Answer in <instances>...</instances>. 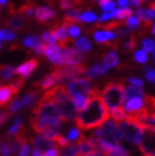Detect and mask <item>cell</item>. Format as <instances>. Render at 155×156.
Listing matches in <instances>:
<instances>
[{"instance_id":"6da1fadb","label":"cell","mask_w":155,"mask_h":156,"mask_svg":"<svg viewBox=\"0 0 155 156\" xmlns=\"http://www.w3.org/2000/svg\"><path fill=\"white\" fill-rule=\"evenodd\" d=\"M108 118H110L108 108L104 104L103 99L100 98L99 93H97V94H93L90 95V98H88L87 105L76 115L75 123L78 128L87 131L99 127Z\"/></svg>"},{"instance_id":"7a4b0ae2","label":"cell","mask_w":155,"mask_h":156,"mask_svg":"<svg viewBox=\"0 0 155 156\" xmlns=\"http://www.w3.org/2000/svg\"><path fill=\"white\" fill-rule=\"evenodd\" d=\"M103 102L107 108L114 109L122 104L125 99V88L121 81H111L108 83L102 91Z\"/></svg>"},{"instance_id":"3957f363","label":"cell","mask_w":155,"mask_h":156,"mask_svg":"<svg viewBox=\"0 0 155 156\" xmlns=\"http://www.w3.org/2000/svg\"><path fill=\"white\" fill-rule=\"evenodd\" d=\"M117 128L120 132V137H122L123 140H126V141H128L131 144H137L139 140H140L144 127L134 121L123 119V121L118 122Z\"/></svg>"},{"instance_id":"277c9868","label":"cell","mask_w":155,"mask_h":156,"mask_svg":"<svg viewBox=\"0 0 155 156\" xmlns=\"http://www.w3.org/2000/svg\"><path fill=\"white\" fill-rule=\"evenodd\" d=\"M66 91L69 93L70 97H76V95L87 97V95L97 94L98 88L94 87L89 79H75L67 84Z\"/></svg>"},{"instance_id":"5b68a950","label":"cell","mask_w":155,"mask_h":156,"mask_svg":"<svg viewBox=\"0 0 155 156\" xmlns=\"http://www.w3.org/2000/svg\"><path fill=\"white\" fill-rule=\"evenodd\" d=\"M33 117H37V118H50V119H55L60 122H65L63 119V117H61L57 107L55 105V103L46 99H41L38 102L37 107L33 109Z\"/></svg>"},{"instance_id":"8992f818","label":"cell","mask_w":155,"mask_h":156,"mask_svg":"<svg viewBox=\"0 0 155 156\" xmlns=\"http://www.w3.org/2000/svg\"><path fill=\"white\" fill-rule=\"evenodd\" d=\"M137 144L145 156H155V128H142Z\"/></svg>"},{"instance_id":"52a82bcc","label":"cell","mask_w":155,"mask_h":156,"mask_svg":"<svg viewBox=\"0 0 155 156\" xmlns=\"http://www.w3.org/2000/svg\"><path fill=\"white\" fill-rule=\"evenodd\" d=\"M85 70H87V67L79 64V65H70V66H65V67H57L53 70L52 74L56 76L59 83H63V81L71 80L74 77L84 74Z\"/></svg>"},{"instance_id":"ba28073f","label":"cell","mask_w":155,"mask_h":156,"mask_svg":"<svg viewBox=\"0 0 155 156\" xmlns=\"http://www.w3.org/2000/svg\"><path fill=\"white\" fill-rule=\"evenodd\" d=\"M46 57H47L52 64L55 65H64V56H63V51H61V47L55 43H50L49 46H46L45 48V53Z\"/></svg>"},{"instance_id":"9c48e42d","label":"cell","mask_w":155,"mask_h":156,"mask_svg":"<svg viewBox=\"0 0 155 156\" xmlns=\"http://www.w3.org/2000/svg\"><path fill=\"white\" fill-rule=\"evenodd\" d=\"M63 56H64V65H79L83 62L84 56L80 51L76 48H70V47H63Z\"/></svg>"},{"instance_id":"30bf717a","label":"cell","mask_w":155,"mask_h":156,"mask_svg":"<svg viewBox=\"0 0 155 156\" xmlns=\"http://www.w3.org/2000/svg\"><path fill=\"white\" fill-rule=\"evenodd\" d=\"M51 32L55 37V40L60 42V47H66L67 43H70L71 40L69 38V32H67V27L65 24L61 26H53V28L51 29Z\"/></svg>"},{"instance_id":"8fae6325","label":"cell","mask_w":155,"mask_h":156,"mask_svg":"<svg viewBox=\"0 0 155 156\" xmlns=\"http://www.w3.org/2000/svg\"><path fill=\"white\" fill-rule=\"evenodd\" d=\"M38 66V60L37 58H31L26 62H23L20 66H18L15 69V74H17L22 79H26V77H29L31 74H32L34 70Z\"/></svg>"},{"instance_id":"7c38bea8","label":"cell","mask_w":155,"mask_h":156,"mask_svg":"<svg viewBox=\"0 0 155 156\" xmlns=\"http://www.w3.org/2000/svg\"><path fill=\"white\" fill-rule=\"evenodd\" d=\"M32 144H33L34 149L38 150V151H41V152H45L46 150L52 149V147H57L56 142L53 141V140L47 138V137H45L42 135H38V136L33 137L32 138Z\"/></svg>"},{"instance_id":"4fadbf2b","label":"cell","mask_w":155,"mask_h":156,"mask_svg":"<svg viewBox=\"0 0 155 156\" xmlns=\"http://www.w3.org/2000/svg\"><path fill=\"white\" fill-rule=\"evenodd\" d=\"M10 13H12V17L5 20V24L9 27L10 29H13V30H22V29H24L26 26H27L26 19L23 18L20 14H15V12L12 9V6H10Z\"/></svg>"},{"instance_id":"5bb4252c","label":"cell","mask_w":155,"mask_h":156,"mask_svg":"<svg viewBox=\"0 0 155 156\" xmlns=\"http://www.w3.org/2000/svg\"><path fill=\"white\" fill-rule=\"evenodd\" d=\"M36 20L40 23H46L56 17V12L50 6H40L34 10Z\"/></svg>"},{"instance_id":"9a60e30c","label":"cell","mask_w":155,"mask_h":156,"mask_svg":"<svg viewBox=\"0 0 155 156\" xmlns=\"http://www.w3.org/2000/svg\"><path fill=\"white\" fill-rule=\"evenodd\" d=\"M18 93L13 89V87L9 85H2L0 87V108L6 105L12 100L13 97H15Z\"/></svg>"},{"instance_id":"2e32d148","label":"cell","mask_w":155,"mask_h":156,"mask_svg":"<svg viewBox=\"0 0 155 156\" xmlns=\"http://www.w3.org/2000/svg\"><path fill=\"white\" fill-rule=\"evenodd\" d=\"M136 17L142 22L144 28H150L151 27V20L155 18V10H145V9H139L136 12Z\"/></svg>"},{"instance_id":"e0dca14e","label":"cell","mask_w":155,"mask_h":156,"mask_svg":"<svg viewBox=\"0 0 155 156\" xmlns=\"http://www.w3.org/2000/svg\"><path fill=\"white\" fill-rule=\"evenodd\" d=\"M59 81L56 79V76L53 75L52 73L50 75H47L46 77H43V79L40 81V83H36L34 84V88L37 89H40V90H49L51 88H53L55 85H57Z\"/></svg>"},{"instance_id":"ac0fdd59","label":"cell","mask_w":155,"mask_h":156,"mask_svg":"<svg viewBox=\"0 0 155 156\" xmlns=\"http://www.w3.org/2000/svg\"><path fill=\"white\" fill-rule=\"evenodd\" d=\"M78 149H79L80 156H85V155H88V154H90L93 151H96L97 147L94 146V144L90 141V138L81 137L79 140V142H78Z\"/></svg>"},{"instance_id":"d6986e66","label":"cell","mask_w":155,"mask_h":156,"mask_svg":"<svg viewBox=\"0 0 155 156\" xmlns=\"http://www.w3.org/2000/svg\"><path fill=\"white\" fill-rule=\"evenodd\" d=\"M142 107H144V100L141 98H130L125 103V108L123 109H125L126 114H131V113L137 112Z\"/></svg>"},{"instance_id":"ffe728a7","label":"cell","mask_w":155,"mask_h":156,"mask_svg":"<svg viewBox=\"0 0 155 156\" xmlns=\"http://www.w3.org/2000/svg\"><path fill=\"white\" fill-rule=\"evenodd\" d=\"M94 40L98 43H107L110 46V42L116 40V36L111 30H100V32H97L94 34Z\"/></svg>"},{"instance_id":"44dd1931","label":"cell","mask_w":155,"mask_h":156,"mask_svg":"<svg viewBox=\"0 0 155 156\" xmlns=\"http://www.w3.org/2000/svg\"><path fill=\"white\" fill-rule=\"evenodd\" d=\"M107 67L103 65V64H98L96 66H93L92 69H87L85 70V76L88 77V79H94V77L99 76V75H103L107 73Z\"/></svg>"},{"instance_id":"7402d4cb","label":"cell","mask_w":155,"mask_h":156,"mask_svg":"<svg viewBox=\"0 0 155 156\" xmlns=\"http://www.w3.org/2000/svg\"><path fill=\"white\" fill-rule=\"evenodd\" d=\"M38 98V93L37 91H29L28 94H26L23 98L19 99V103H20V107L22 108H28L32 104L36 103V100Z\"/></svg>"},{"instance_id":"603a6c76","label":"cell","mask_w":155,"mask_h":156,"mask_svg":"<svg viewBox=\"0 0 155 156\" xmlns=\"http://www.w3.org/2000/svg\"><path fill=\"white\" fill-rule=\"evenodd\" d=\"M34 10H36V3L33 2H27L18 8V13L20 15H26L28 18L34 15Z\"/></svg>"},{"instance_id":"cb8c5ba5","label":"cell","mask_w":155,"mask_h":156,"mask_svg":"<svg viewBox=\"0 0 155 156\" xmlns=\"http://www.w3.org/2000/svg\"><path fill=\"white\" fill-rule=\"evenodd\" d=\"M59 156H80L78 145L75 144H67L66 146H63V149L59 152Z\"/></svg>"},{"instance_id":"d4e9b609","label":"cell","mask_w":155,"mask_h":156,"mask_svg":"<svg viewBox=\"0 0 155 156\" xmlns=\"http://www.w3.org/2000/svg\"><path fill=\"white\" fill-rule=\"evenodd\" d=\"M144 91L140 87H135V85H131V87L126 88L125 90V99H130V98H144Z\"/></svg>"},{"instance_id":"484cf974","label":"cell","mask_w":155,"mask_h":156,"mask_svg":"<svg viewBox=\"0 0 155 156\" xmlns=\"http://www.w3.org/2000/svg\"><path fill=\"white\" fill-rule=\"evenodd\" d=\"M117 64H118V56H117V53H116L114 51L110 52L107 56L103 57V65L107 69H112L114 66H117Z\"/></svg>"},{"instance_id":"4316f807","label":"cell","mask_w":155,"mask_h":156,"mask_svg":"<svg viewBox=\"0 0 155 156\" xmlns=\"http://www.w3.org/2000/svg\"><path fill=\"white\" fill-rule=\"evenodd\" d=\"M75 48L78 51H80V52L87 53V52H89L92 50V43L88 41V38L81 37V38H79V40L75 42Z\"/></svg>"},{"instance_id":"83f0119b","label":"cell","mask_w":155,"mask_h":156,"mask_svg":"<svg viewBox=\"0 0 155 156\" xmlns=\"http://www.w3.org/2000/svg\"><path fill=\"white\" fill-rule=\"evenodd\" d=\"M22 122H23L22 118H17V119H15V122L13 123V126L9 128V131H8V137H13V136H15L17 133H19V132L26 131V128L22 124Z\"/></svg>"},{"instance_id":"f1b7e54d","label":"cell","mask_w":155,"mask_h":156,"mask_svg":"<svg viewBox=\"0 0 155 156\" xmlns=\"http://www.w3.org/2000/svg\"><path fill=\"white\" fill-rule=\"evenodd\" d=\"M113 15L114 18H117L118 20H125L126 18L131 17L132 15V10L128 9V8H121V9H113Z\"/></svg>"},{"instance_id":"f546056e","label":"cell","mask_w":155,"mask_h":156,"mask_svg":"<svg viewBox=\"0 0 155 156\" xmlns=\"http://www.w3.org/2000/svg\"><path fill=\"white\" fill-rule=\"evenodd\" d=\"M41 41H42V40H41L40 36H28V37H26L24 40H23V46H24V47H27V48L33 50Z\"/></svg>"},{"instance_id":"4dcf8cb0","label":"cell","mask_w":155,"mask_h":156,"mask_svg":"<svg viewBox=\"0 0 155 156\" xmlns=\"http://www.w3.org/2000/svg\"><path fill=\"white\" fill-rule=\"evenodd\" d=\"M112 118L116 121V122H120V121H123V119H126V112H125V109L121 108V107H117V108H114V109H111V114H110Z\"/></svg>"},{"instance_id":"1f68e13d","label":"cell","mask_w":155,"mask_h":156,"mask_svg":"<svg viewBox=\"0 0 155 156\" xmlns=\"http://www.w3.org/2000/svg\"><path fill=\"white\" fill-rule=\"evenodd\" d=\"M107 155H108V156H130V155L127 154V151L123 149L122 146H120V145L112 146L111 149L108 150Z\"/></svg>"},{"instance_id":"d6a6232c","label":"cell","mask_w":155,"mask_h":156,"mask_svg":"<svg viewBox=\"0 0 155 156\" xmlns=\"http://www.w3.org/2000/svg\"><path fill=\"white\" fill-rule=\"evenodd\" d=\"M96 20H97V15L94 13H90V12L80 13L79 17H78V22H81V23H92V22H96Z\"/></svg>"},{"instance_id":"836d02e7","label":"cell","mask_w":155,"mask_h":156,"mask_svg":"<svg viewBox=\"0 0 155 156\" xmlns=\"http://www.w3.org/2000/svg\"><path fill=\"white\" fill-rule=\"evenodd\" d=\"M73 102H74V105L76 108V111H81V109L87 105L88 98L84 97V95H76V97H73Z\"/></svg>"},{"instance_id":"e575fe53","label":"cell","mask_w":155,"mask_h":156,"mask_svg":"<svg viewBox=\"0 0 155 156\" xmlns=\"http://www.w3.org/2000/svg\"><path fill=\"white\" fill-rule=\"evenodd\" d=\"M135 46H136V38H135L134 36L130 34L128 40L122 43V48L125 50V51H132V50L135 48Z\"/></svg>"},{"instance_id":"d590c367","label":"cell","mask_w":155,"mask_h":156,"mask_svg":"<svg viewBox=\"0 0 155 156\" xmlns=\"http://www.w3.org/2000/svg\"><path fill=\"white\" fill-rule=\"evenodd\" d=\"M126 24H127V28L130 30H134L140 26V19L137 17H132V15H131V17H128V19L126 20Z\"/></svg>"},{"instance_id":"8d00e7d4","label":"cell","mask_w":155,"mask_h":156,"mask_svg":"<svg viewBox=\"0 0 155 156\" xmlns=\"http://www.w3.org/2000/svg\"><path fill=\"white\" fill-rule=\"evenodd\" d=\"M83 137V135L80 133V131L78 128H71L67 133V140L69 141H79V140Z\"/></svg>"},{"instance_id":"74e56055","label":"cell","mask_w":155,"mask_h":156,"mask_svg":"<svg viewBox=\"0 0 155 156\" xmlns=\"http://www.w3.org/2000/svg\"><path fill=\"white\" fill-rule=\"evenodd\" d=\"M148 52H145L144 50H140V51H136L135 55H134V58L139 62V64H145L148 61Z\"/></svg>"},{"instance_id":"f35d334b","label":"cell","mask_w":155,"mask_h":156,"mask_svg":"<svg viewBox=\"0 0 155 156\" xmlns=\"http://www.w3.org/2000/svg\"><path fill=\"white\" fill-rule=\"evenodd\" d=\"M142 48L145 52H153L155 50V42L150 38H145L142 41Z\"/></svg>"},{"instance_id":"ab89813d","label":"cell","mask_w":155,"mask_h":156,"mask_svg":"<svg viewBox=\"0 0 155 156\" xmlns=\"http://www.w3.org/2000/svg\"><path fill=\"white\" fill-rule=\"evenodd\" d=\"M41 40H42L43 42H46V43H49V44L56 42L55 37H53V34H52L51 30H46V32H43V34H42V37H41Z\"/></svg>"},{"instance_id":"60d3db41","label":"cell","mask_w":155,"mask_h":156,"mask_svg":"<svg viewBox=\"0 0 155 156\" xmlns=\"http://www.w3.org/2000/svg\"><path fill=\"white\" fill-rule=\"evenodd\" d=\"M67 28H69L67 32H69V34H70V37H71V38H76V37H79V34L81 33V29H80L79 27H78V26L70 24Z\"/></svg>"},{"instance_id":"b9f144b4","label":"cell","mask_w":155,"mask_h":156,"mask_svg":"<svg viewBox=\"0 0 155 156\" xmlns=\"http://www.w3.org/2000/svg\"><path fill=\"white\" fill-rule=\"evenodd\" d=\"M15 38H17V34L13 30L3 29V41H14Z\"/></svg>"},{"instance_id":"7bdbcfd3","label":"cell","mask_w":155,"mask_h":156,"mask_svg":"<svg viewBox=\"0 0 155 156\" xmlns=\"http://www.w3.org/2000/svg\"><path fill=\"white\" fill-rule=\"evenodd\" d=\"M145 76L146 79L149 81H151L153 84H155V69H151V67H146L145 69Z\"/></svg>"},{"instance_id":"ee69618b","label":"cell","mask_w":155,"mask_h":156,"mask_svg":"<svg viewBox=\"0 0 155 156\" xmlns=\"http://www.w3.org/2000/svg\"><path fill=\"white\" fill-rule=\"evenodd\" d=\"M45 48H46V44L43 43V41H41V42L33 48V51H34V53H37V55H43V53H45Z\"/></svg>"},{"instance_id":"f6af8a7d","label":"cell","mask_w":155,"mask_h":156,"mask_svg":"<svg viewBox=\"0 0 155 156\" xmlns=\"http://www.w3.org/2000/svg\"><path fill=\"white\" fill-rule=\"evenodd\" d=\"M29 152H31V147H29V144L26 142L24 145H23L22 150H20V154L18 156H29Z\"/></svg>"},{"instance_id":"bcb514c9","label":"cell","mask_w":155,"mask_h":156,"mask_svg":"<svg viewBox=\"0 0 155 156\" xmlns=\"http://www.w3.org/2000/svg\"><path fill=\"white\" fill-rule=\"evenodd\" d=\"M113 18H114L113 13H104V14H102V15H100L99 22H100V23H104V22L110 20V19H113Z\"/></svg>"},{"instance_id":"7dc6e473","label":"cell","mask_w":155,"mask_h":156,"mask_svg":"<svg viewBox=\"0 0 155 156\" xmlns=\"http://www.w3.org/2000/svg\"><path fill=\"white\" fill-rule=\"evenodd\" d=\"M102 9L104 10V12H111V10H113L114 9V3L112 2V0H110L108 3H106L103 6H100Z\"/></svg>"},{"instance_id":"c3c4849f","label":"cell","mask_w":155,"mask_h":156,"mask_svg":"<svg viewBox=\"0 0 155 156\" xmlns=\"http://www.w3.org/2000/svg\"><path fill=\"white\" fill-rule=\"evenodd\" d=\"M128 83L135 85V87H142V80L141 79H137V77H130L128 79Z\"/></svg>"},{"instance_id":"681fc988","label":"cell","mask_w":155,"mask_h":156,"mask_svg":"<svg viewBox=\"0 0 155 156\" xmlns=\"http://www.w3.org/2000/svg\"><path fill=\"white\" fill-rule=\"evenodd\" d=\"M114 36H116V38H123V37L130 36V32H127L126 29H118Z\"/></svg>"},{"instance_id":"f907efd6","label":"cell","mask_w":155,"mask_h":156,"mask_svg":"<svg viewBox=\"0 0 155 156\" xmlns=\"http://www.w3.org/2000/svg\"><path fill=\"white\" fill-rule=\"evenodd\" d=\"M9 117H10L9 112H0V124H3Z\"/></svg>"},{"instance_id":"816d5d0a","label":"cell","mask_w":155,"mask_h":156,"mask_svg":"<svg viewBox=\"0 0 155 156\" xmlns=\"http://www.w3.org/2000/svg\"><path fill=\"white\" fill-rule=\"evenodd\" d=\"M85 156H108V155L106 152H103V151H100V150H96V151H93V152L85 155Z\"/></svg>"},{"instance_id":"f5cc1de1","label":"cell","mask_w":155,"mask_h":156,"mask_svg":"<svg viewBox=\"0 0 155 156\" xmlns=\"http://www.w3.org/2000/svg\"><path fill=\"white\" fill-rule=\"evenodd\" d=\"M144 2H145V0H130L128 3H131V5H132V6H140Z\"/></svg>"},{"instance_id":"db71d44e","label":"cell","mask_w":155,"mask_h":156,"mask_svg":"<svg viewBox=\"0 0 155 156\" xmlns=\"http://www.w3.org/2000/svg\"><path fill=\"white\" fill-rule=\"evenodd\" d=\"M117 3L121 8H127L128 5V0H117Z\"/></svg>"},{"instance_id":"11a10c76","label":"cell","mask_w":155,"mask_h":156,"mask_svg":"<svg viewBox=\"0 0 155 156\" xmlns=\"http://www.w3.org/2000/svg\"><path fill=\"white\" fill-rule=\"evenodd\" d=\"M110 0H99V6H103L106 3H108Z\"/></svg>"},{"instance_id":"9f6ffc18","label":"cell","mask_w":155,"mask_h":156,"mask_svg":"<svg viewBox=\"0 0 155 156\" xmlns=\"http://www.w3.org/2000/svg\"><path fill=\"white\" fill-rule=\"evenodd\" d=\"M149 6H150V9H151V10H155V2L150 3V5H149Z\"/></svg>"},{"instance_id":"6f0895ef","label":"cell","mask_w":155,"mask_h":156,"mask_svg":"<svg viewBox=\"0 0 155 156\" xmlns=\"http://www.w3.org/2000/svg\"><path fill=\"white\" fill-rule=\"evenodd\" d=\"M6 2H8V0H0V6H4L6 4Z\"/></svg>"},{"instance_id":"680465c9","label":"cell","mask_w":155,"mask_h":156,"mask_svg":"<svg viewBox=\"0 0 155 156\" xmlns=\"http://www.w3.org/2000/svg\"><path fill=\"white\" fill-rule=\"evenodd\" d=\"M3 41V29H0V42Z\"/></svg>"},{"instance_id":"91938a15","label":"cell","mask_w":155,"mask_h":156,"mask_svg":"<svg viewBox=\"0 0 155 156\" xmlns=\"http://www.w3.org/2000/svg\"><path fill=\"white\" fill-rule=\"evenodd\" d=\"M153 34L155 36V23H154V26H153Z\"/></svg>"},{"instance_id":"94428289","label":"cell","mask_w":155,"mask_h":156,"mask_svg":"<svg viewBox=\"0 0 155 156\" xmlns=\"http://www.w3.org/2000/svg\"><path fill=\"white\" fill-rule=\"evenodd\" d=\"M153 52H154V53H153V58H154V61H155V50H154Z\"/></svg>"},{"instance_id":"6125c7cd","label":"cell","mask_w":155,"mask_h":156,"mask_svg":"<svg viewBox=\"0 0 155 156\" xmlns=\"http://www.w3.org/2000/svg\"><path fill=\"white\" fill-rule=\"evenodd\" d=\"M0 50H2V44H0Z\"/></svg>"}]
</instances>
